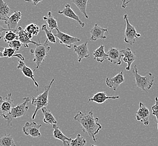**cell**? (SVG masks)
<instances>
[{"mask_svg":"<svg viewBox=\"0 0 158 146\" xmlns=\"http://www.w3.org/2000/svg\"><path fill=\"white\" fill-rule=\"evenodd\" d=\"M42 30L44 31L46 33V36H47V40L48 41L52 43H56V39L55 35L53 34L52 31H49L47 29V25L45 24L42 25Z\"/></svg>","mask_w":158,"mask_h":146,"instance_id":"cell-31","label":"cell"},{"mask_svg":"<svg viewBox=\"0 0 158 146\" xmlns=\"http://www.w3.org/2000/svg\"><path fill=\"white\" fill-rule=\"evenodd\" d=\"M42 111L44 115L43 121L45 124L49 125L57 124V122L56 119L49 110L47 109L46 107H43L42 109Z\"/></svg>","mask_w":158,"mask_h":146,"instance_id":"cell-23","label":"cell"},{"mask_svg":"<svg viewBox=\"0 0 158 146\" xmlns=\"http://www.w3.org/2000/svg\"><path fill=\"white\" fill-rule=\"evenodd\" d=\"M15 32L18 36L19 41L22 43V45L24 46V47L25 48H28L29 45L30 43L34 44L36 46L38 45L39 43L32 41L29 36H28V34L25 32L24 29L21 27L18 28L16 30Z\"/></svg>","mask_w":158,"mask_h":146,"instance_id":"cell-16","label":"cell"},{"mask_svg":"<svg viewBox=\"0 0 158 146\" xmlns=\"http://www.w3.org/2000/svg\"><path fill=\"white\" fill-rule=\"evenodd\" d=\"M54 82L55 79H52L49 84L44 87V91L42 93L39 94L37 97H32L31 104L36 107L33 115L32 116V119H35L37 113L40 110L42 109L43 107H46L48 105L49 103V92Z\"/></svg>","mask_w":158,"mask_h":146,"instance_id":"cell-4","label":"cell"},{"mask_svg":"<svg viewBox=\"0 0 158 146\" xmlns=\"http://www.w3.org/2000/svg\"><path fill=\"white\" fill-rule=\"evenodd\" d=\"M125 81L123 71H122L112 78H107L106 80V83L109 88H112L114 91H116L119 86L125 82Z\"/></svg>","mask_w":158,"mask_h":146,"instance_id":"cell-11","label":"cell"},{"mask_svg":"<svg viewBox=\"0 0 158 146\" xmlns=\"http://www.w3.org/2000/svg\"><path fill=\"white\" fill-rule=\"evenodd\" d=\"M17 68L21 70L22 73L24 75V76L29 78L31 79L33 81L35 85L37 87V88L39 87V84L37 83V81L34 78V74L33 70L31 69L30 67H27L25 64L24 61H22L21 60H19V64Z\"/></svg>","mask_w":158,"mask_h":146,"instance_id":"cell-20","label":"cell"},{"mask_svg":"<svg viewBox=\"0 0 158 146\" xmlns=\"http://www.w3.org/2000/svg\"><path fill=\"white\" fill-rule=\"evenodd\" d=\"M121 1H122V7L123 8V9H125V8L126 7V6H127V5L128 3H129V2L131 1H127V0H121Z\"/></svg>","mask_w":158,"mask_h":146,"instance_id":"cell-37","label":"cell"},{"mask_svg":"<svg viewBox=\"0 0 158 146\" xmlns=\"http://www.w3.org/2000/svg\"><path fill=\"white\" fill-rule=\"evenodd\" d=\"M22 14L19 11H15L10 16L7 20L5 21L7 25L8 29L10 31H15L18 28V23L21 20Z\"/></svg>","mask_w":158,"mask_h":146,"instance_id":"cell-14","label":"cell"},{"mask_svg":"<svg viewBox=\"0 0 158 146\" xmlns=\"http://www.w3.org/2000/svg\"><path fill=\"white\" fill-rule=\"evenodd\" d=\"M121 52L123 55V61L127 64V67H126V71H130L132 64L137 58L136 56L135 52L132 51L130 48L122 49Z\"/></svg>","mask_w":158,"mask_h":146,"instance_id":"cell-19","label":"cell"},{"mask_svg":"<svg viewBox=\"0 0 158 146\" xmlns=\"http://www.w3.org/2000/svg\"><path fill=\"white\" fill-rule=\"evenodd\" d=\"M1 51L3 54V57L7 58H11L14 57L15 55V50L11 48H5V47H0Z\"/></svg>","mask_w":158,"mask_h":146,"instance_id":"cell-32","label":"cell"},{"mask_svg":"<svg viewBox=\"0 0 158 146\" xmlns=\"http://www.w3.org/2000/svg\"><path fill=\"white\" fill-rule=\"evenodd\" d=\"M73 119L82 126V131L96 142L97 139L95 136L102 129V126L98 122L99 118L94 116L93 111H90L86 113L79 111Z\"/></svg>","mask_w":158,"mask_h":146,"instance_id":"cell-1","label":"cell"},{"mask_svg":"<svg viewBox=\"0 0 158 146\" xmlns=\"http://www.w3.org/2000/svg\"><path fill=\"white\" fill-rule=\"evenodd\" d=\"M14 106L11 93H9L4 98L0 96V116H2L5 119H7Z\"/></svg>","mask_w":158,"mask_h":146,"instance_id":"cell-7","label":"cell"},{"mask_svg":"<svg viewBox=\"0 0 158 146\" xmlns=\"http://www.w3.org/2000/svg\"><path fill=\"white\" fill-rule=\"evenodd\" d=\"M9 47L15 49L16 51H18L19 50H20L23 46L22 43L18 40H14L12 42H10L9 43Z\"/></svg>","mask_w":158,"mask_h":146,"instance_id":"cell-33","label":"cell"},{"mask_svg":"<svg viewBox=\"0 0 158 146\" xmlns=\"http://www.w3.org/2000/svg\"><path fill=\"white\" fill-rule=\"evenodd\" d=\"M4 58L3 57V54H2V51H1V49H0V58Z\"/></svg>","mask_w":158,"mask_h":146,"instance_id":"cell-38","label":"cell"},{"mask_svg":"<svg viewBox=\"0 0 158 146\" xmlns=\"http://www.w3.org/2000/svg\"><path fill=\"white\" fill-rule=\"evenodd\" d=\"M40 27L33 23L27 25L24 29L25 32L28 34L31 39L33 38L34 36H37L40 33Z\"/></svg>","mask_w":158,"mask_h":146,"instance_id":"cell-27","label":"cell"},{"mask_svg":"<svg viewBox=\"0 0 158 146\" xmlns=\"http://www.w3.org/2000/svg\"><path fill=\"white\" fill-rule=\"evenodd\" d=\"M91 146H95V145H91Z\"/></svg>","mask_w":158,"mask_h":146,"instance_id":"cell-39","label":"cell"},{"mask_svg":"<svg viewBox=\"0 0 158 146\" xmlns=\"http://www.w3.org/2000/svg\"><path fill=\"white\" fill-rule=\"evenodd\" d=\"M15 31H9L6 32V33L3 36V39L5 42L9 43L12 42L14 40H18V36L16 33Z\"/></svg>","mask_w":158,"mask_h":146,"instance_id":"cell-29","label":"cell"},{"mask_svg":"<svg viewBox=\"0 0 158 146\" xmlns=\"http://www.w3.org/2000/svg\"><path fill=\"white\" fill-rule=\"evenodd\" d=\"M155 103L152 107V115L155 116L156 118V122H157V128L158 130V98L156 97L155 98Z\"/></svg>","mask_w":158,"mask_h":146,"instance_id":"cell-34","label":"cell"},{"mask_svg":"<svg viewBox=\"0 0 158 146\" xmlns=\"http://www.w3.org/2000/svg\"><path fill=\"white\" fill-rule=\"evenodd\" d=\"M57 12L60 14H62L67 18L72 19L74 20L77 21L79 23V25H81V27H85V23L82 22V21L80 20V19L79 18V16H77L76 13L73 11V10L71 9L70 4H66L64 6V9L61 11L59 10Z\"/></svg>","mask_w":158,"mask_h":146,"instance_id":"cell-17","label":"cell"},{"mask_svg":"<svg viewBox=\"0 0 158 146\" xmlns=\"http://www.w3.org/2000/svg\"><path fill=\"white\" fill-rule=\"evenodd\" d=\"M150 113L149 109L146 106L140 102L139 104V109L137 110L136 119L137 121L143 122L146 126L149 125L150 123Z\"/></svg>","mask_w":158,"mask_h":146,"instance_id":"cell-10","label":"cell"},{"mask_svg":"<svg viewBox=\"0 0 158 146\" xmlns=\"http://www.w3.org/2000/svg\"><path fill=\"white\" fill-rule=\"evenodd\" d=\"M11 10L3 0H0V20L6 21L9 18Z\"/></svg>","mask_w":158,"mask_h":146,"instance_id":"cell-22","label":"cell"},{"mask_svg":"<svg viewBox=\"0 0 158 146\" xmlns=\"http://www.w3.org/2000/svg\"><path fill=\"white\" fill-rule=\"evenodd\" d=\"M133 74L136 81V85L143 91L148 93V90L152 88L154 82V77L152 73H149L145 76H141L138 73L137 66H134Z\"/></svg>","mask_w":158,"mask_h":146,"instance_id":"cell-3","label":"cell"},{"mask_svg":"<svg viewBox=\"0 0 158 146\" xmlns=\"http://www.w3.org/2000/svg\"><path fill=\"white\" fill-rule=\"evenodd\" d=\"M0 146H16L12 135L10 134H5L0 138Z\"/></svg>","mask_w":158,"mask_h":146,"instance_id":"cell-28","label":"cell"},{"mask_svg":"<svg viewBox=\"0 0 158 146\" xmlns=\"http://www.w3.org/2000/svg\"><path fill=\"white\" fill-rule=\"evenodd\" d=\"M42 124H38L35 122H27L23 128V131L27 136L33 138H38L42 136L40 129Z\"/></svg>","mask_w":158,"mask_h":146,"instance_id":"cell-8","label":"cell"},{"mask_svg":"<svg viewBox=\"0 0 158 146\" xmlns=\"http://www.w3.org/2000/svg\"><path fill=\"white\" fill-rule=\"evenodd\" d=\"M43 19L44 21L47 23L50 31H53V29H58L57 21L56 19L52 16V12L48 11L47 16H44Z\"/></svg>","mask_w":158,"mask_h":146,"instance_id":"cell-25","label":"cell"},{"mask_svg":"<svg viewBox=\"0 0 158 146\" xmlns=\"http://www.w3.org/2000/svg\"><path fill=\"white\" fill-rule=\"evenodd\" d=\"M73 50L78 56L77 61L79 62H81L82 59L89 58H90V52L89 50L88 46V42H85L82 44L77 46L76 45H73Z\"/></svg>","mask_w":158,"mask_h":146,"instance_id":"cell-12","label":"cell"},{"mask_svg":"<svg viewBox=\"0 0 158 146\" xmlns=\"http://www.w3.org/2000/svg\"><path fill=\"white\" fill-rule=\"evenodd\" d=\"M10 31L9 29H6L5 28H4L0 24V40H1V39H3V33L4 32H7V31Z\"/></svg>","mask_w":158,"mask_h":146,"instance_id":"cell-35","label":"cell"},{"mask_svg":"<svg viewBox=\"0 0 158 146\" xmlns=\"http://www.w3.org/2000/svg\"><path fill=\"white\" fill-rule=\"evenodd\" d=\"M106 54L107 60L111 63L117 65H121V58L123 57V55L118 49L115 47L110 48Z\"/></svg>","mask_w":158,"mask_h":146,"instance_id":"cell-15","label":"cell"},{"mask_svg":"<svg viewBox=\"0 0 158 146\" xmlns=\"http://www.w3.org/2000/svg\"><path fill=\"white\" fill-rule=\"evenodd\" d=\"M57 33L56 34L55 36L58 38L60 40V43L61 45H64L67 47L68 49H71L72 46L75 45V44L80 41L79 38L71 36L67 34L64 33L57 29Z\"/></svg>","mask_w":158,"mask_h":146,"instance_id":"cell-9","label":"cell"},{"mask_svg":"<svg viewBox=\"0 0 158 146\" xmlns=\"http://www.w3.org/2000/svg\"><path fill=\"white\" fill-rule=\"evenodd\" d=\"M123 18L126 21L124 41L125 42L130 44V45H133L136 42V41L137 38H140L141 36L140 33H137L135 27L130 24L127 14H125Z\"/></svg>","mask_w":158,"mask_h":146,"instance_id":"cell-6","label":"cell"},{"mask_svg":"<svg viewBox=\"0 0 158 146\" xmlns=\"http://www.w3.org/2000/svg\"><path fill=\"white\" fill-rule=\"evenodd\" d=\"M119 96H108L105 92H99L95 94L92 97L89 98L88 102H94L97 104H102L104 103L108 100H117L119 99Z\"/></svg>","mask_w":158,"mask_h":146,"instance_id":"cell-18","label":"cell"},{"mask_svg":"<svg viewBox=\"0 0 158 146\" xmlns=\"http://www.w3.org/2000/svg\"><path fill=\"white\" fill-rule=\"evenodd\" d=\"M49 41L47 40L44 43H41L39 40V44L35 49H31V52L34 55L33 61L36 63L37 67L35 69H39L41 64L45 61L48 56L51 47L49 46Z\"/></svg>","mask_w":158,"mask_h":146,"instance_id":"cell-2","label":"cell"},{"mask_svg":"<svg viewBox=\"0 0 158 146\" xmlns=\"http://www.w3.org/2000/svg\"><path fill=\"white\" fill-rule=\"evenodd\" d=\"M53 135L55 139L61 140L63 143L64 146H70V143L72 139L66 136L62 133V131L60 129V128L57 124L53 125Z\"/></svg>","mask_w":158,"mask_h":146,"instance_id":"cell-21","label":"cell"},{"mask_svg":"<svg viewBox=\"0 0 158 146\" xmlns=\"http://www.w3.org/2000/svg\"><path fill=\"white\" fill-rule=\"evenodd\" d=\"M108 33V31L106 28L100 27L98 24H95L90 31L91 36L90 40L91 41H96L98 40H106V33Z\"/></svg>","mask_w":158,"mask_h":146,"instance_id":"cell-13","label":"cell"},{"mask_svg":"<svg viewBox=\"0 0 158 146\" xmlns=\"http://www.w3.org/2000/svg\"><path fill=\"white\" fill-rule=\"evenodd\" d=\"M23 101L24 102L22 104L18 105L12 108L9 115L6 119L7 122V125H10L14 119L20 118L26 115L29 108V103L30 101V98L26 97L23 98Z\"/></svg>","mask_w":158,"mask_h":146,"instance_id":"cell-5","label":"cell"},{"mask_svg":"<svg viewBox=\"0 0 158 146\" xmlns=\"http://www.w3.org/2000/svg\"><path fill=\"white\" fill-rule=\"evenodd\" d=\"M76 5L82 14L86 19H89V16L86 12L87 5L89 0H70Z\"/></svg>","mask_w":158,"mask_h":146,"instance_id":"cell-26","label":"cell"},{"mask_svg":"<svg viewBox=\"0 0 158 146\" xmlns=\"http://www.w3.org/2000/svg\"><path fill=\"white\" fill-rule=\"evenodd\" d=\"M93 56L95 60L102 63L105 60L107 59V54L105 52L104 46L100 45L97 49H95L93 52Z\"/></svg>","mask_w":158,"mask_h":146,"instance_id":"cell-24","label":"cell"},{"mask_svg":"<svg viewBox=\"0 0 158 146\" xmlns=\"http://www.w3.org/2000/svg\"><path fill=\"white\" fill-rule=\"evenodd\" d=\"M24 1L26 2H31V3L33 4L34 5H37V4L41 2L42 1H44V0H24Z\"/></svg>","mask_w":158,"mask_h":146,"instance_id":"cell-36","label":"cell"},{"mask_svg":"<svg viewBox=\"0 0 158 146\" xmlns=\"http://www.w3.org/2000/svg\"><path fill=\"white\" fill-rule=\"evenodd\" d=\"M86 144V140L81 134H77L76 138L72 140L70 143L71 146H85Z\"/></svg>","mask_w":158,"mask_h":146,"instance_id":"cell-30","label":"cell"}]
</instances>
